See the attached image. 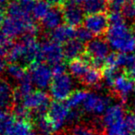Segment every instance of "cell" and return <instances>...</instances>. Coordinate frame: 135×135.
<instances>
[{"label":"cell","instance_id":"cell-1","mask_svg":"<svg viewBox=\"0 0 135 135\" xmlns=\"http://www.w3.org/2000/svg\"><path fill=\"white\" fill-rule=\"evenodd\" d=\"M7 16L4 20L1 32L9 39L20 36H34L38 32V27L30 14L21 8L18 1H12L7 6Z\"/></svg>","mask_w":135,"mask_h":135},{"label":"cell","instance_id":"cell-2","mask_svg":"<svg viewBox=\"0 0 135 135\" xmlns=\"http://www.w3.org/2000/svg\"><path fill=\"white\" fill-rule=\"evenodd\" d=\"M107 41L111 48L118 53H135V32L125 22L110 25L107 32Z\"/></svg>","mask_w":135,"mask_h":135},{"label":"cell","instance_id":"cell-3","mask_svg":"<svg viewBox=\"0 0 135 135\" xmlns=\"http://www.w3.org/2000/svg\"><path fill=\"white\" fill-rule=\"evenodd\" d=\"M40 45L34 36L25 35L18 43L12 45L8 54V60L12 63L21 62L30 66L31 64L39 61Z\"/></svg>","mask_w":135,"mask_h":135},{"label":"cell","instance_id":"cell-4","mask_svg":"<svg viewBox=\"0 0 135 135\" xmlns=\"http://www.w3.org/2000/svg\"><path fill=\"white\" fill-rule=\"evenodd\" d=\"M110 45L107 41L102 38H94L85 46V57L89 60L94 68L99 70L105 65V61L109 56Z\"/></svg>","mask_w":135,"mask_h":135},{"label":"cell","instance_id":"cell-5","mask_svg":"<svg viewBox=\"0 0 135 135\" xmlns=\"http://www.w3.org/2000/svg\"><path fill=\"white\" fill-rule=\"evenodd\" d=\"M0 135H36L29 120H22L8 115L0 121Z\"/></svg>","mask_w":135,"mask_h":135},{"label":"cell","instance_id":"cell-6","mask_svg":"<svg viewBox=\"0 0 135 135\" xmlns=\"http://www.w3.org/2000/svg\"><path fill=\"white\" fill-rule=\"evenodd\" d=\"M74 83L71 76L67 73L54 76L50 85V94L55 101L62 102L68 100L72 94Z\"/></svg>","mask_w":135,"mask_h":135},{"label":"cell","instance_id":"cell-7","mask_svg":"<svg viewBox=\"0 0 135 135\" xmlns=\"http://www.w3.org/2000/svg\"><path fill=\"white\" fill-rule=\"evenodd\" d=\"M29 74L33 85L40 90L50 86L54 78L52 69L45 62L41 61H36L29 66Z\"/></svg>","mask_w":135,"mask_h":135},{"label":"cell","instance_id":"cell-8","mask_svg":"<svg viewBox=\"0 0 135 135\" xmlns=\"http://www.w3.org/2000/svg\"><path fill=\"white\" fill-rule=\"evenodd\" d=\"M21 105L28 110L33 111L37 115H44L47 113L50 107V97L45 92L37 90L32 92L21 101Z\"/></svg>","mask_w":135,"mask_h":135},{"label":"cell","instance_id":"cell-9","mask_svg":"<svg viewBox=\"0 0 135 135\" xmlns=\"http://www.w3.org/2000/svg\"><path fill=\"white\" fill-rule=\"evenodd\" d=\"M64 56L63 47L60 44L52 40H47L40 45L39 61L46 62L51 65H56L62 62Z\"/></svg>","mask_w":135,"mask_h":135},{"label":"cell","instance_id":"cell-10","mask_svg":"<svg viewBox=\"0 0 135 135\" xmlns=\"http://www.w3.org/2000/svg\"><path fill=\"white\" fill-rule=\"evenodd\" d=\"M70 112L71 109L68 107L67 104L59 101L51 103L46 115L52 122L56 131L61 129L68 121H70Z\"/></svg>","mask_w":135,"mask_h":135},{"label":"cell","instance_id":"cell-11","mask_svg":"<svg viewBox=\"0 0 135 135\" xmlns=\"http://www.w3.org/2000/svg\"><path fill=\"white\" fill-rule=\"evenodd\" d=\"M110 97L96 93H89L83 105V110L87 113L102 115L110 105Z\"/></svg>","mask_w":135,"mask_h":135},{"label":"cell","instance_id":"cell-12","mask_svg":"<svg viewBox=\"0 0 135 135\" xmlns=\"http://www.w3.org/2000/svg\"><path fill=\"white\" fill-rule=\"evenodd\" d=\"M84 27L92 34L100 36L108 30V16L105 13H97L88 15L84 19Z\"/></svg>","mask_w":135,"mask_h":135},{"label":"cell","instance_id":"cell-13","mask_svg":"<svg viewBox=\"0 0 135 135\" xmlns=\"http://www.w3.org/2000/svg\"><path fill=\"white\" fill-rule=\"evenodd\" d=\"M62 12L64 21L70 27H78L84 21L83 9H81L78 5L69 3L64 6Z\"/></svg>","mask_w":135,"mask_h":135},{"label":"cell","instance_id":"cell-14","mask_svg":"<svg viewBox=\"0 0 135 135\" xmlns=\"http://www.w3.org/2000/svg\"><path fill=\"white\" fill-rule=\"evenodd\" d=\"M126 116L127 115L125 112V108L122 104H113L109 105L108 108L103 114L102 124L105 126V128H108L114 124L122 121Z\"/></svg>","mask_w":135,"mask_h":135},{"label":"cell","instance_id":"cell-15","mask_svg":"<svg viewBox=\"0 0 135 135\" xmlns=\"http://www.w3.org/2000/svg\"><path fill=\"white\" fill-rule=\"evenodd\" d=\"M15 104V91L6 80H0V110H8Z\"/></svg>","mask_w":135,"mask_h":135},{"label":"cell","instance_id":"cell-16","mask_svg":"<svg viewBox=\"0 0 135 135\" xmlns=\"http://www.w3.org/2000/svg\"><path fill=\"white\" fill-rule=\"evenodd\" d=\"M113 90L116 93V94L122 100L126 101L129 95L133 92L134 84L133 81L129 76L122 75L120 74L117 80L115 81V83L113 85Z\"/></svg>","mask_w":135,"mask_h":135},{"label":"cell","instance_id":"cell-17","mask_svg":"<svg viewBox=\"0 0 135 135\" xmlns=\"http://www.w3.org/2000/svg\"><path fill=\"white\" fill-rule=\"evenodd\" d=\"M115 67L125 68L128 76L131 80H135V53L115 54Z\"/></svg>","mask_w":135,"mask_h":135},{"label":"cell","instance_id":"cell-18","mask_svg":"<svg viewBox=\"0 0 135 135\" xmlns=\"http://www.w3.org/2000/svg\"><path fill=\"white\" fill-rule=\"evenodd\" d=\"M52 41H55L58 44H66L70 41L76 36V30L73 27L69 25H60L56 29L53 30L50 33Z\"/></svg>","mask_w":135,"mask_h":135},{"label":"cell","instance_id":"cell-19","mask_svg":"<svg viewBox=\"0 0 135 135\" xmlns=\"http://www.w3.org/2000/svg\"><path fill=\"white\" fill-rule=\"evenodd\" d=\"M69 70L74 78L81 80L90 70V62L86 57H78L71 60L69 64Z\"/></svg>","mask_w":135,"mask_h":135},{"label":"cell","instance_id":"cell-20","mask_svg":"<svg viewBox=\"0 0 135 135\" xmlns=\"http://www.w3.org/2000/svg\"><path fill=\"white\" fill-rule=\"evenodd\" d=\"M63 19V12L59 8H53L42 20V24L46 30H55L60 26Z\"/></svg>","mask_w":135,"mask_h":135},{"label":"cell","instance_id":"cell-21","mask_svg":"<svg viewBox=\"0 0 135 135\" xmlns=\"http://www.w3.org/2000/svg\"><path fill=\"white\" fill-rule=\"evenodd\" d=\"M32 85L33 83L31 76L29 72H27L22 79L19 81V85L15 90V104H21V101L32 92Z\"/></svg>","mask_w":135,"mask_h":135},{"label":"cell","instance_id":"cell-22","mask_svg":"<svg viewBox=\"0 0 135 135\" xmlns=\"http://www.w3.org/2000/svg\"><path fill=\"white\" fill-rule=\"evenodd\" d=\"M63 51L65 57L71 61L75 58H78L83 52H85V48L81 42L77 39H72L65 44Z\"/></svg>","mask_w":135,"mask_h":135},{"label":"cell","instance_id":"cell-23","mask_svg":"<svg viewBox=\"0 0 135 135\" xmlns=\"http://www.w3.org/2000/svg\"><path fill=\"white\" fill-rule=\"evenodd\" d=\"M35 127L40 135H52L56 132L52 122L45 114L37 115L35 118Z\"/></svg>","mask_w":135,"mask_h":135},{"label":"cell","instance_id":"cell-24","mask_svg":"<svg viewBox=\"0 0 135 135\" xmlns=\"http://www.w3.org/2000/svg\"><path fill=\"white\" fill-rule=\"evenodd\" d=\"M107 8V3L103 0H85L83 2V11L91 14L104 13Z\"/></svg>","mask_w":135,"mask_h":135},{"label":"cell","instance_id":"cell-25","mask_svg":"<svg viewBox=\"0 0 135 135\" xmlns=\"http://www.w3.org/2000/svg\"><path fill=\"white\" fill-rule=\"evenodd\" d=\"M102 74L100 72V70L96 68H90V70L87 71V73L83 77V79L81 80V81L84 85L87 86H99L100 81L102 79Z\"/></svg>","mask_w":135,"mask_h":135},{"label":"cell","instance_id":"cell-26","mask_svg":"<svg viewBox=\"0 0 135 135\" xmlns=\"http://www.w3.org/2000/svg\"><path fill=\"white\" fill-rule=\"evenodd\" d=\"M89 93L85 92L83 90H78L75 91L70 97L67 100V105L70 107V109H77L79 107H83V103H84L85 99H86L87 95Z\"/></svg>","mask_w":135,"mask_h":135},{"label":"cell","instance_id":"cell-27","mask_svg":"<svg viewBox=\"0 0 135 135\" xmlns=\"http://www.w3.org/2000/svg\"><path fill=\"white\" fill-rule=\"evenodd\" d=\"M51 9V5L45 0H39L35 3L32 13L34 19L43 20Z\"/></svg>","mask_w":135,"mask_h":135},{"label":"cell","instance_id":"cell-28","mask_svg":"<svg viewBox=\"0 0 135 135\" xmlns=\"http://www.w3.org/2000/svg\"><path fill=\"white\" fill-rule=\"evenodd\" d=\"M120 75L118 68L115 67H105V69L104 70L103 72V78L105 83L108 87L112 88L113 85L115 83V81L117 80V78Z\"/></svg>","mask_w":135,"mask_h":135},{"label":"cell","instance_id":"cell-29","mask_svg":"<svg viewBox=\"0 0 135 135\" xmlns=\"http://www.w3.org/2000/svg\"><path fill=\"white\" fill-rule=\"evenodd\" d=\"M105 134L107 135H127L129 131L125 124V118L122 121L116 123L108 128H105Z\"/></svg>","mask_w":135,"mask_h":135},{"label":"cell","instance_id":"cell-30","mask_svg":"<svg viewBox=\"0 0 135 135\" xmlns=\"http://www.w3.org/2000/svg\"><path fill=\"white\" fill-rule=\"evenodd\" d=\"M7 72L8 74L16 81H20L23 78V76L27 73L26 70L21 67V65L17 63H11L7 68Z\"/></svg>","mask_w":135,"mask_h":135},{"label":"cell","instance_id":"cell-31","mask_svg":"<svg viewBox=\"0 0 135 135\" xmlns=\"http://www.w3.org/2000/svg\"><path fill=\"white\" fill-rule=\"evenodd\" d=\"M12 43L8 37H7L1 31H0V57L8 54V51L11 48Z\"/></svg>","mask_w":135,"mask_h":135},{"label":"cell","instance_id":"cell-32","mask_svg":"<svg viewBox=\"0 0 135 135\" xmlns=\"http://www.w3.org/2000/svg\"><path fill=\"white\" fill-rule=\"evenodd\" d=\"M14 115L16 118L22 120H29L31 117V111L28 110L25 107H23L21 104L14 105Z\"/></svg>","mask_w":135,"mask_h":135},{"label":"cell","instance_id":"cell-33","mask_svg":"<svg viewBox=\"0 0 135 135\" xmlns=\"http://www.w3.org/2000/svg\"><path fill=\"white\" fill-rule=\"evenodd\" d=\"M70 135H99L93 128L85 125H77L72 129Z\"/></svg>","mask_w":135,"mask_h":135},{"label":"cell","instance_id":"cell-34","mask_svg":"<svg viewBox=\"0 0 135 135\" xmlns=\"http://www.w3.org/2000/svg\"><path fill=\"white\" fill-rule=\"evenodd\" d=\"M122 14L127 19H135V0H129L122 8Z\"/></svg>","mask_w":135,"mask_h":135},{"label":"cell","instance_id":"cell-35","mask_svg":"<svg viewBox=\"0 0 135 135\" xmlns=\"http://www.w3.org/2000/svg\"><path fill=\"white\" fill-rule=\"evenodd\" d=\"M92 35L93 34L87 30L86 28H79L76 30V36L75 38L77 40H79L81 43H89L92 40Z\"/></svg>","mask_w":135,"mask_h":135},{"label":"cell","instance_id":"cell-36","mask_svg":"<svg viewBox=\"0 0 135 135\" xmlns=\"http://www.w3.org/2000/svg\"><path fill=\"white\" fill-rule=\"evenodd\" d=\"M125 17L123 16L122 12L116 10V11H111L108 16L109 20V24L110 25H117L120 24V23L125 22Z\"/></svg>","mask_w":135,"mask_h":135},{"label":"cell","instance_id":"cell-37","mask_svg":"<svg viewBox=\"0 0 135 135\" xmlns=\"http://www.w3.org/2000/svg\"><path fill=\"white\" fill-rule=\"evenodd\" d=\"M17 1L20 4V6L21 7V8L29 14L32 11V9L34 8V5L36 3L34 0H17Z\"/></svg>","mask_w":135,"mask_h":135},{"label":"cell","instance_id":"cell-38","mask_svg":"<svg viewBox=\"0 0 135 135\" xmlns=\"http://www.w3.org/2000/svg\"><path fill=\"white\" fill-rule=\"evenodd\" d=\"M125 124L129 133H135V115H127L125 117Z\"/></svg>","mask_w":135,"mask_h":135},{"label":"cell","instance_id":"cell-39","mask_svg":"<svg viewBox=\"0 0 135 135\" xmlns=\"http://www.w3.org/2000/svg\"><path fill=\"white\" fill-rule=\"evenodd\" d=\"M129 0H111L110 2V8L111 11H116L118 10L121 8H123V6L128 2Z\"/></svg>","mask_w":135,"mask_h":135},{"label":"cell","instance_id":"cell-40","mask_svg":"<svg viewBox=\"0 0 135 135\" xmlns=\"http://www.w3.org/2000/svg\"><path fill=\"white\" fill-rule=\"evenodd\" d=\"M52 70H53L54 76L66 73V66L63 62H60V63H57V64H56V65L53 66Z\"/></svg>","mask_w":135,"mask_h":135},{"label":"cell","instance_id":"cell-41","mask_svg":"<svg viewBox=\"0 0 135 135\" xmlns=\"http://www.w3.org/2000/svg\"><path fill=\"white\" fill-rule=\"evenodd\" d=\"M67 0H47V2L51 5V6H54L55 8H59L62 5L65 4V2Z\"/></svg>","mask_w":135,"mask_h":135},{"label":"cell","instance_id":"cell-42","mask_svg":"<svg viewBox=\"0 0 135 135\" xmlns=\"http://www.w3.org/2000/svg\"><path fill=\"white\" fill-rule=\"evenodd\" d=\"M7 68H8V65H7V62L5 59H3V57H0V75L7 70Z\"/></svg>","mask_w":135,"mask_h":135},{"label":"cell","instance_id":"cell-43","mask_svg":"<svg viewBox=\"0 0 135 135\" xmlns=\"http://www.w3.org/2000/svg\"><path fill=\"white\" fill-rule=\"evenodd\" d=\"M70 4H74V5H80L83 2H84L85 0H67Z\"/></svg>","mask_w":135,"mask_h":135},{"label":"cell","instance_id":"cell-44","mask_svg":"<svg viewBox=\"0 0 135 135\" xmlns=\"http://www.w3.org/2000/svg\"><path fill=\"white\" fill-rule=\"evenodd\" d=\"M4 20H5L4 15H3L2 12L0 11V28H1V26H2L3 22H4Z\"/></svg>","mask_w":135,"mask_h":135},{"label":"cell","instance_id":"cell-45","mask_svg":"<svg viewBox=\"0 0 135 135\" xmlns=\"http://www.w3.org/2000/svg\"><path fill=\"white\" fill-rule=\"evenodd\" d=\"M7 1H8V0H0V9H1V8H2L5 4H6Z\"/></svg>","mask_w":135,"mask_h":135},{"label":"cell","instance_id":"cell-46","mask_svg":"<svg viewBox=\"0 0 135 135\" xmlns=\"http://www.w3.org/2000/svg\"><path fill=\"white\" fill-rule=\"evenodd\" d=\"M132 107H133V110H134V113H135V102H134V103H133Z\"/></svg>","mask_w":135,"mask_h":135},{"label":"cell","instance_id":"cell-47","mask_svg":"<svg viewBox=\"0 0 135 135\" xmlns=\"http://www.w3.org/2000/svg\"><path fill=\"white\" fill-rule=\"evenodd\" d=\"M103 1H104V2H105V3H107L108 1H111V0H103Z\"/></svg>","mask_w":135,"mask_h":135},{"label":"cell","instance_id":"cell-48","mask_svg":"<svg viewBox=\"0 0 135 135\" xmlns=\"http://www.w3.org/2000/svg\"><path fill=\"white\" fill-rule=\"evenodd\" d=\"M133 93H134V95H135V84H134V89H133Z\"/></svg>","mask_w":135,"mask_h":135},{"label":"cell","instance_id":"cell-49","mask_svg":"<svg viewBox=\"0 0 135 135\" xmlns=\"http://www.w3.org/2000/svg\"><path fill=\"white\" fill-rule=\"evenodd\" d=\"M134 25H135V19H134Z\"/></svg>","mask_w":135,"mask_h":135}]
</instances>
